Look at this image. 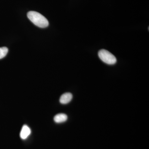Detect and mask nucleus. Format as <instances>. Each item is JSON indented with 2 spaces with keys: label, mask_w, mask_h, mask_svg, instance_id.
<instances>
[{
  "label": "nucleus",
  "mask_w": 149,
  "mask_h": 149,
  "mask_svg": "<svg viewBox=\"0 0 149 149\" xmlns=\"http://www.w3.org/2000/svg\"><path fill=\"white\" fill-rule=\"evenodd\" d=\"M27 16L29 20L37 27L43 28L49 26L47 19L39 13L31 11L27 13Z\"/></svg>",
  "instance_id": "1"
},
{
  "label": "nucleus",
  "mask_w": 149,
  "mask_h": 149,
  "mask_svg": "<svg viewBox=\"0 0 149 149\" xmlns=\"http://www.w3.org/2000/svg\"><path fill=\"white\" fill-rule=\"evenodd\" d=\"M98 56L101 60L107 64L114 65L117 62L116 57L106 49H102L99 51Z\"/></svg>",
  "instance_id": "2"
},
{
  "label": "nucleus",
  "mask_w": 149,
  "mask_h": 149,
  "mask_svg": "<svg viewBox=\"0 0 149 149\" xmlns=\"http://www.w3.org/2000/svg\"><path fill=\"white\" fill-rule=\"evenodd\" d=\"M31 129L27 125H24L22 128L20 133V138L22 140H25L31 134Z\"/></svg>",
  "instance_id": "3"
},
{
  "label": "nucleus",
  "mask_w": 149,
  "mask_h": 149,
  "mask_svg": "<svg viewBox=\"0 0 149 149\" xmlns=\"http://www.w3.org/2000/svg\"><path fill=\"white\" fill-rule=\"evenodd\" d=\"M72 95L70 93H67L63 94L60 98V102L62 104H67L68 103L72 100Z\"/></svg>",
  "instance_id": "4"
},
{
  "label": "nucleus",
  "mask_w": 149,
  "mask_h": 149,
  "mask_svg": "<svg viewBox=\"0 0 149 149\" xmlns=\"http://www.w3.org/2000/svg\"><path fill=\"white\" fill-rule=\"evenodd\" d=\"M68 119V116L64 113H59L54 117V120L56 123H61L65 122Z\"/></svg>",
  "instance_id": "5"
},
{
  "label": "nucleus",
  "mask_w": 149,
  "mask_h": 149,
  "mask_svg": "<svg viewBox=\"0 0 149 149\" xmlns=\"http://www.w3.org/2000/svg\"><path fill=\"white\" fill-rule=\"evenodd\" d=\"M8 52V48L6 47H0V59L4 58Z\"/></svg>",
  "instance_id": "6"
}]
</instances>
